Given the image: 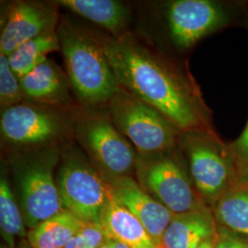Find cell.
I'll return each mask as SVG.
<instances>
[{"instance_id":"5","label":"cell","mask_w":248,"mask_h":248,"mask_svg":"<svg viewBox=\"0 0 248 248\" xmlns=\"http://www.w3.org/2000/svg\"><path fill=\"white\" fill-rule=\"evenodd\" d=\"M73 130L77 141L108 182L130 176L135 169L138 153L108 114L84 113L76 120Z\"/></svg>"},{"instance_id":"14","label":"cell","mask_w":248,"mask_h":248,"mask_svg":"<svg viewBox=\"0 0 248 248\" xmlns=\"http://www.w3.org/2000/svg\"><path fill=\"white\" fill-rule=\"evenodd\" d=\"M99 224L108 237L124 243L128 248H158L141 222L116 200L111 190Z\"/></svg>"},{"instance_id":"18","label":"cell","mask_w":248,"mask_h":248,"mask_svg":"<svg viewBox=\"0 0 248 248\" xmlns=\"http://www.w3.org/2000/svg\"><path fill=\"white\" fill-rule=\"evenodd\" d=\"M59 50H61L60 41L56 30L20 45L8 56L9 66L20 79L46 61L49 53Z\"/></svg>"},{"instance_id":"21","label":"cell","mask_w":248,"mask_h":248,"mask_svg":"<svg viewBox=\"0 0 248 248\" xmlns=\"http://www.w3.org/2000/svg\"><path fill=\"white\" fill-rule=\"evenodd\" d=\"M23 98L19 78L11 70L8 56L0 53V105L5 109L20 104Z\"/></svg>"},{"instance_id":"23","label":"cell","mask_w":248,"mask_h":248,"mask_svg":"<svg viewBox=\"0 0 248 248\" xmlns=\"http://www.w3.org/2000/svg\"><path fill=\"white\" fill-rule=\"evenodd\" d=\"M232 149L241 159L248 162V122L238 139L232 143Z\"/></svg>"},{"instance_id":"15","label":"cell","mask_w":248,"mask_h":248,"mask_svg":"<svg viewBox=\"0 0 248 248\" xmlns=\"http://www.w3.org/2000/svg\"><path fill=\"white\" fill-rule=\"evenodd\" d=\"M55 4L104 28L114 38L127 33L132 18L128 7L115 0H60Z\"/></svg>"},{"instance_id":"27","label":"cell","mask_w":248,"mask_h":248,"mask_svg":"<svg viewBox=\"0 0 248 248\" xmlns=\"http://www.w3.org/2000/svg\"><path fill=\"white\" fill-rule=\"evenodd\" d=\"M246 181H247V182H248V177H247V178H246Z\"/></svg>"},{"instance_id":"1","label":"cell","mask_w":248,"mask_h":248,"mask_svg":"<svg viewBox=\"0 0 248 248\" xmlns=\"http://www.w3.org/2000/svg\"><path fill=\"white\" fill-rule=\"evenodd\" d=\"M100 41L123 89L158 110L179 131L202 129L201 99L172 63L131 33Z\"/></svg>"},{"instance_id":"6","label":"cell","mask_w":248,"mask_h":248,"mask_svg":"<svg viewBox=\"0 0 248 248\" xmlns=\"http://www.w3.org/2000/svg\"><path fill=\"white\" fill-rule=\"evenodd\" d=\"M57 186L65 211L85 223H99L110 185L74 147L62 154Z\"/></svg>"},{"instance_id":"22","label":"cell","mask_w":248,"mask_h":248,"mask_svg":"<svg viewBox=\"0 0 248 248\" xmlns=\"http://www.w3.org/2000/svg\"><path fill=\"white\" fill-rule=\"evenodd\" d=\"M108 239L99 223H86L63 248H99Z\"/></svg>"},{"instance_id":"10","label":"cell","mask_w":248,"mask_h":248,"mask_svg":"<svg viewBox=\"0 0 248 248\" xmlns=\"http://www.w3.org/2000/svg\"><path fill=\"white\" fill-rule=\"evenodd\" d=\"M55 5L36 1H16L9 5L0 35V53L9 56L38 36L57 30Z\"/></svg>"},{"instance_id":"3","label":"cell","mask_w":248,"mask_h":248,"mask_svg":"<svg viewBox=\"0 0 248 248\" xmlns=\"http://www.w3.org/2000/svg\"><path fill=\"white\" fill-rule=\"evenodd\" d=\"M108 114L139 155L165 153L177 142V127L123 88L108 103Z\"/></svg>"},{"instance_id":"20","label":"cell","mask_w":248,"mask_h":248,"mask_svg":"<svg viewBox=\"0 0 248 248\" xmlns=\"http://www.w3.org/2000/svg\"><path fill=\"white\" fill-rule=\"evenodd\" d=\"M217 216L232 230L248 235V191L222 198L217 206Z\"/></svg>"},{"instance_id":"19","label":"cell","mask_w":248,"mask_h":248,"mask_svg":"<svg viewBox=\"0 0 248 248\" xmlns=\"http://www.w3.org/2000/svg\"><path fill=\"white\" fill-rule=\"evenodd\" d=\"M25 226L23 215L8 179L2 176L0 181V227L2 236L10 248L14 246L15 237L27 236Z\"/></svg>"},{"instance_id":"7","label":"cell","mask_w":248,"mask_h":248,"mask_svg":"<svg viewBox=\"0 0 248 248\" xmlns=\"http://www.w3.org/2000/svg\"><path fill=\"white\" fill-rule=\"evenodd\" d=\"M165 153L138 154L135 169L139 185L176 215L198 211L194 191L184 171Z\"/></svg>"},{"instance_id":"25","label":"cell","mask_w":248,"mask_h":248,"mask_svg":"<svg viewBox=\"0 0 248 248\" xmlns=\"http://www.w3.org/2000/svg\"><path fill=\"white\" fill-rule=\"evenodd\" d=\"M99 248H128L125 244L118 241V240L113 239L108 237V239Z\"/></svg>"},{"instance_id":"9","label":"cell","mask_w":248,"mask_h":248,"mask_svg":"<svg viewBox=\"0 0 248 248\" xmlns=\"http://www.w3.org/2000/svg\"><path fill=\"white\" fill-rule=\"evenodd\" d=\"M169 35L181 49H189L222 26L224 10L210 0H177L167 10Z\"/></svg>"},{"instance_id":"16","label":"cell","mask_w":248,"mask_h":248,"mask_svg":"<svg viewBox=\"0 0 248 248\" xmlns=\"http://www.w3.org/2000/svg\"><path fill=\"white\" fill-rule=\"evenodd\" d=\"M213 223L203 211L174 216L165 232L159 248H196L212 237Z\"/></svg>"},{"instance_id":"11","label":"cell","mask_w":248,"mask_h":248,"mask_svg":"<svg viewBox=\"0 0 248 248\" xmlns=\"http://www.w3.org/2000/svg\"><path fill=\"white\" fill-rule=\"evenodd\" d=\"M116 200L137 218L159 248L175 214L147 193L131 176L108 182Z\"/></svg>"},{"instance_id":"12","label":"cell","mask_w":248,"mask_h":248,"mask_svg":"<svg viewBox=\"0 0 248 248\" xmlns=\"http://www.w3.org/2000/svg\"><path fill=\"white\" fill-rule=\"evenodd\" d=\"M185 144L190 172L198 189L209 198L219 195L229 177L228 166L221 153L198 132L186 133Z\"/></svg>"},{"instance_id":"4","label":"cell","mask_w":248,"mask_h":248,"mask_svg":"<svg viewBox=\"0 0 248 248\" xmlns=\"http://www.w3.org/2000/svg\"><path fill=\"white\" fill-rule=\"evenodd\" d=\"M18 158L21 213L26 227L31 230L64 210L53 175L60 152L52 146L32 150Z\"/></svg>"},{"instance_id":"8","label":"cell","mask_w":248,"mask_h":248,"mask_svg":"<svg viewBox=\"0 0 248 248\" xmlns=\"http://www.w3.org/2000/svg\"><path fill=\"white\" fill-rule=\"evenodd\" d=\"M5 142L18 148L52 147L66 132V121L53 109L20 103L5 108L0 120Z\"/></svg>"},{"instance_id":"17","label":"cell","mask_w":248,"mask_h":248,"mask_svg":"<svg viewBox=\"0 0 248 248\" xmlns=\"http://www.w3.org/2000/svg\"><path fill=\"white\" fill-rule=\"evenodd\" d=\"M85 224L63 210L29 231L27 239L32 248H63Z\"/></svg>"},{"instance_id":"24","label":"cell","mask_w":248,"mask_h":248,"mask_svg":"<svg viewBox=\"0 0 248 248\" xmlns=\"http://www.w3.org/2000/svg\"><path fill=\"white\" fill-rule=\"evenodd\" d=\"M215 248H248V245L234 237H232L227 233H222L221 237L215 244Z\"/></svg>"},{"instance_id":"26","label":"cell","mask_w":248,"mask_h":248,"mask_svg":"<svg viewBox=\"0 0 248 248\" xmlns=\"http://www.w3.org/2000/svg\"><path fill=\"white\" fill-rule=\"evenodd\" d=\"M196 248H215V244L213 243V240L209 238L201 243Z\"/></svg>"},{"instance_id":"2","label":"cell","mask_w":248,"mask_h":248,"mask_svg":"<svg viewBox=\"0 0 248 248\" xmlns=\"http://www.w3.org/2000/svg\"><path fill=\"white\" fill-rule=\"evenodd\" d=\"M65 73L80 102L104 105L122 89L101 41L67 20L57 27Z\"/></svg>"},{"instance_id":"13","label":"cell","mask_w":248,"mask_h":248,"mask_svg":"<svg viewBox=\"0 0 248 248\" xmlns=\"http://www.w3.org/2000/svg\"><path fill=\"white\" fill-rule=\"evenodd\" d=\"M19 83L24 98L36 103L63 106L70 101L71 84L67 75L49 58L21 78Z\"/></svg>"}]
</instances>
